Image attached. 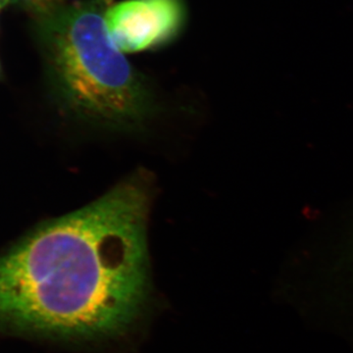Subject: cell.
<instances>
[{"label":"cell","instance_id":"cell-4","mask_svg":"<svg viewBox=\"0 0 353 353\" xmlns=\"http://www.w3.org/2000/svg\"><path fill=\"white\" fill-rule=\"evenodd\" d=\"M14 3L41 17L44 14L50 12L53 9L63 4V0H11Z\"/></svg>","mask_w":353,"mask_h":353},{"label":"cell","instance_id":"cell-3","mask_svg":"<svg viewBox=\"0 0 353 353\" xmlns=\"http://www.w3.org/2000/svg\"><path fill=\"white\" fill-rule=\"evenodd\" d=\"M185 21L182 0H125L105 13L109 36L123 53L157 48L172 41Z\"/></svg>","mask_w":353,"mask_h":353},{"label":"cell","instance_id":"cell-2","mask_svg":"<svg viewBox=\"0 0 353 353\" xmlns=\"http://www.w3.org/2000/svg\"><path fill=\"white\" fill-rule=\"evenodd\" d=\"M111 0L62 4L38 17L48 75L65 110L101 129H143L157 110L143 75L113 43L105 23Z\"/></svg>","mask_w":353,"mask_h":353},{"label":"cell","instance_id":"cell-5","mask_svg":"<svg viewBox=\"0 0 353 353\" xmlns=\"http://www.w3.org/2000/svg\"><path fill=\"white\" fill-rule=\"evenodd\" d=\"M9 2H11V0H0V9H1L2 7L6 6L7 3H9Z\"/></svg>","mask_w":353,"mask_h":353},{"label":"cell","instance_id":"cell-1","mask_svg":"<svg viewBox=\"0 0 353 353\" xmlns=\"http://www.w3.org/2000/svg\"><path fill=\"white\" fill-rule=\"evenodd\" d=\"M148 182L132 176L0 257V330L60 340L122 333L148 297Z\"/></svg>","mask_w":353,"mask_h":353}]
</instances>
